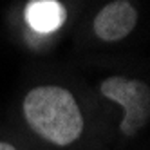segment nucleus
<instances>
[{
	"label": "nucleus",
	"mask_w": 150,
	"mask_h": 150,
	"mask_svg": "<svg viewBox=\"0 0 150 150\" xmlns=\"http://www.w3.org/2000/svg\"><path fill=\"white\" fill-rule=\"evenodd\" d=\"M137 24V13L128 0L107 4L94 18V33L103 42H120L132 33Z\"/></svg>",
	"instance_id": "7ed1b4c3"
},
{
	"label": "nucleus",
	"mask_w": 150,
	"mask_h": 150,
	"mask_svg": "<svg viewBox=\"0 0 150 150\" xmlns=\"http://www.w3.org/2000/svg\"><path fill=\"white\" fill-rule=\"evenodd\" d=\"M25 20L33 31L47 35L65 22V7L56 0H35L25 9Z\"/></svg>",
	"instance_id": "20e7f679"
},
{
	"label": "nucleus",
	"mask_w": 150,
	"mask_h": 150,
	"mask_svg": "<svg viewBox=\"0 0 150 150\" xmlns=\"http://www.w3.org/2000/svg\"><path fill=\"white\" fill-rule=\"evenodd\" d=\"M24 116L38 136L60 146L74 143L83 130V116L74 96L56 85L31 91L24 100Z\"/></svg>",
	"instance_id": "f257e3e1"
},
{
	"label": "nucleus",
	"mask_w": 150,
	"mask_h": 150,
	"mask_svg": "<svg viewBox=\"0 0 150 150\" xmlns=\"http://www.w3.org/2000/svg\"><path fill=\"white\" fill-rule=\"evenodd\" d=\"M0 150H16L13 145H9V143H4V141H0Z\"/></svg>",
	"instance_id": "39448f33"
},
{
	"label": "nucleus",
	"mask_w": 150,
	"mask_h": 150,
	"mask_svg": "<svg viewBox=\"0 0 150 150\" xmlns=\"http://www.w3.org/2000/svg\"><path fill=\"white\" fill-rule=\"evenodd\" d=\"M101 94L125 109V117L120 125L125 136H136L150 121V87L145 81L110 76L103 80Z\"/></svg>",
	"instance_id": "f03ea898"
}]
</instances>
